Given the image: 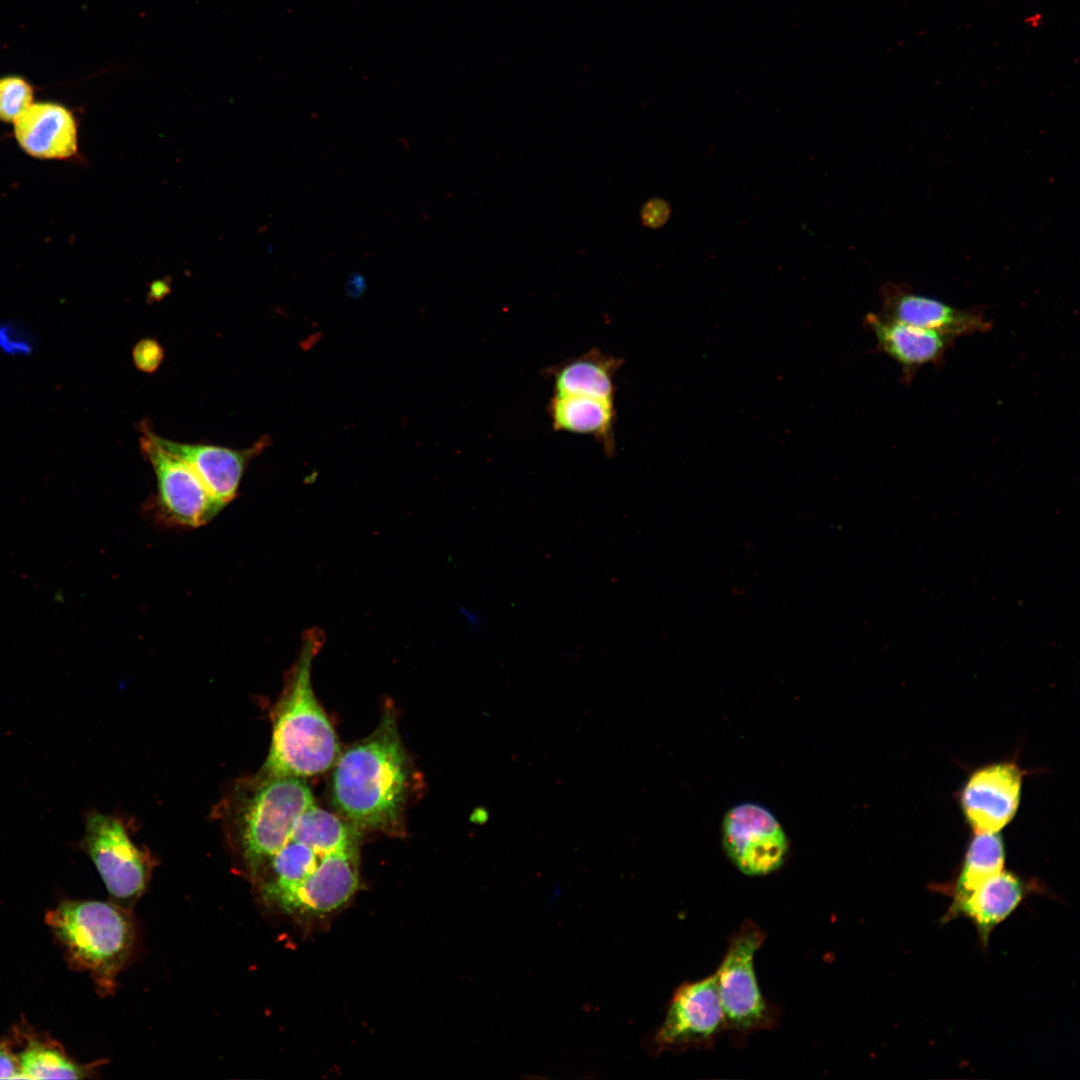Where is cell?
<instances>
[{"label":"cell","instance_id":"cell-7","mask_svg":"<svg viewBox=\"0 0 1080 1080\" xmlns=\"http://www.w3.org/2000/svg\"><path fill=\"white\" fill-rule=\"evenodd\" d=\"M726 1031L715 972L697 981L681 983L674 991L663 1023L650 1036L655 1055L689 1049H711Z\"/></svg>","mask_w":1080,"mask_h":1080},{"label":"cell","instance_id":"cell-21","mask_svg":"<svg viewBox=\"0 0 1080 1080\" xmlns=\"http://www.w3.org/2000/svg\"><path fill=\"white\" fill-rule=\"evenodd\" d=\"M33 89L21 77L0 78V120L13 122L32 104Z\"/></svg>","mask_w":1080,"mask_h":1080},{"label":"cell","instance_id":"cell-20","mask_svg":"<svg viewBox=\"0 0 1080 1080\" xmlns=\"http://www.w3.org/2000/svg\"><path fill=\"white\" fill-rule=\"evenodd\" d=\"M21 1079H82L90 1076L94 1065H80L70 1059L56 1043L29 1038L18 1054Z\"/></svg>","mask_w":1080,"mask_h":1080},{"label":"cell","instance_id":"cell-19","mask_svg":"<svg viewBox=\"0 0 1080 1080\" xmlns=\"http://www.w3.org/2000/svg\"><path fill=\"white\" fill-rule=\"evenodd\" d=\"M1005 845L999 832H973L956 878L948 888L957 900L1004 869Z\"/></svg>","mask_w":1080,"mask_h":1080},{"label":"cell","instance_id":"cell-16","mask_svg":"<svg viewBox=\"0 0 1080 1080\" xmlns=\"http://www.w3.org/2000/svg\"><path fill=\"white\" fill-rule=\"evenodd\" d=\"M14 133L20 147L35 158L67 159L78 151L76 120L56 103H32L14 121Z\"/></svg>","mask_w":1080,"mask_h":1080},{"label":"cell","instance_id":"cell-3","mask_svg":"<svg viewBox=\"0 0 1080 1080\" xmlns=\"http://www.w3.org/2000/svg\"><path fill=\"white\" fill-rule=\"evenodd\" d=\"M319 637L304 643L272 712V740L259 773L304 778L324 773L340 755L334 728L317 701L311 683L312 660Z\"/></svg>","mask_w":1080,"mask_h":1080},{"label":"cell","instance_id":"cell-14","mask_svg":"<svg viewBox=\"0 0 1080 1080\" xmlns=\"http://www.w3.org/2000/svg\"><path fill=\"white\" fill-rule=\"evenodd\" d=\"M864 325L876 339L875 351L887 355L898 364L905 384H910L923 366L942 364L947 351L956 340L880 313L867 314Z\"/></svg>","mask_w":1080,"mask_h":1080},{"label":"cell","instance_id":"cell-15","mask_svg":"<svg viewBox=\"0 0 1080 1080\" xmlns=\"http://www.w3.org/2000/svg\"><path fill=\"white\" fill-rule=\"evenodd\" d=\"M1033 889L1031 882L1015 872L1002 869L967 895L953 900L942 921L960 917L970 920L985 948L993 930L1016 910Z\"/></svg>","mask_w":1080,"mask_h":1080},{"label":"cell","instance_id":"cell-25","mask_svg":"<svg viewBox=\"0 0 1080 1080\" xmlns=\"http://www.w3.org/2000/svg\"><path fill=\"white\" fill-rule=\"evenodd\" d=\"M365 289V281L360 276H353L346 284L347 294L354 299L360 298Z\"/></svg>","mask_w":1080,"mask_h":1080},{"label":"cell","instance_id":"cell-26","mask_svg":"<svg viewBox=\"0 0 1080 1080\" xmlns=\"http://www.w3.org/2000/svg\"><path fill=\"white\" fill-rule=\"evenodd\" d=\"M168 284L165 281H158L153 283L151 287V294L153 297H160L166 294Z\"/></svg>","mask_w":1080,"mask_h":1080},{"label":"cell","instance_id":"cell-17","mask_svg":"<svg viewBox=\"0 0 1080 1080\" xmlns=\"http://www.w3.org/2000/svg\"><path fill=\"white\" fill-rule=\"evenodd\" d=\"M547 413L555 431L590 436L607 456L615 454V402L589 395L553 392Z\"/></svg>","mask_w":1080,"mask_h":1080},{"label":"cell","instance_id":"cell-23","mask_svg":"<svg viewBox=\"0 0 1080 1080\" xmlns=\"http://www.w3.org/2000/svg\"><path fill=\"white\" fill-rule=\"evenodd\" d=\"M0 1079H21L19 1057L8 1040L0 1042Z\"/></svg>","mask_w":1080,"mask_h":1080},{"label":"cell","instance_id":"cell-10","mask_svg":"<svg viewBox=\"0 0 1080 1080\" xmlns=\"http://www.w3.org/2000/svg\"><path fill=\"white\" fill-rule=\"evenodd\" d=\"M140 446L151 464L157 483V507L169 523L199 527L223 507L217 502L194 469L178 456L159 446L141 424Z\"/></svg>","mask_w":1080,"mask_h":1080},{"label":"cell","instance_id":"cell-11","mask_svg":"<svg viewBox=\"0 0 1080 1080\" xmlns=\"http://www.w3.org/2000/svg\"><path fill=\"white\" fill-rule=\"evenodd\" d=\"M1023 775L1016 761L993 762L969 774L959 792V804L973 832H999L1014 818Z\"/></svg>","mask_w":1080,"mask_h":1080},{"label":"cell","instance_id":"cell-6","mask_svg":"<svg viewBox=\"0 0 1080 1080\" xmlns=\"http://www.w3.org/2000/svg\"><path fill=\"white\" fill-rule=\"evenodd\" d=\"M767 934L753 920H745L728 938V946L715 971L726 1031L737 1041L756 1031L772 1030L776 1008L764 997L757 980L754 958Z\"/></svg>","mask_w":1080,"mask_h":1080},{"label":"cell","instance_id":"cell-27","mask_svg":"<svg viewBox=\"0 0 1080 1080\" xmlns=\"http://www.w3.org/2000/svg\"><path fill=\"white\" fill-rule=\"evenodd\" d=\"M322 336H323L322 332H316V333L310 335L306 340H304L302 342L301 345H302L303 349L308 350V349L312 348L316 343H318L322 339Z\"/></svg>","mask_w":1080,"mask_h":1080},{"label":"cell","instance_id":"cell-18","mask_svg":"<svg viewBox=\"0 0 1080 1080\" xmlns=\"http://www.w3.org/2000/svg\"><path fill=\"white\" fill-rule=\"evenodd\" d=\"M623 359L592 348L544 369L553 392L582 394L615 402V377Z\"/></svg>","mask_w":1080,"mask_h":1080},{"label":"cell","instance_id":"cell-8","mask_svg":"<svg viewBox=\"0 0 1080 1080\" xmlns=\"http://www.w3.org/2000/svg\"><path fill=\"white\" fill-rule=\"evenodd\" d=\"M79 848L92 860L111 895L128 901L143 893L151 872L150 857L131 841L117 817L87 812Z\"/></svg>","mask_w":1080,"mask_h":1080},{"label":"cell","instance_id":"cell-1","mask_svg":"<svg viewBox=\"0 0 1080 1080\" xmlns=\"http://www.w3.org/2000/svg\"><path fill=\"white\" fill-rule=\"evenodd\" d=\"M359 839L351 823L315 803L257 875L262 896L289 913L339 909L359 886Z\"/></svg>","mask_w":1080,"mask_h":1080},{"label":"cell","instance_id":"cell-9","mask_svg":"<svg viewBox=\"0 0 1080 1080\" xmlns=\"http://www.w3.org/2000/svg\"><path fill=\"white\" fill-rule=\"evenodd\" d=\"M723 850L731 863L748 876H764L784 864L789 841L777 817L766 807L742 802L724 814Z\"/></svg>","mask_w":1080,"mask_h":1080},{"label":"cell","instance_id":"cell-4","mask_svg":"<svg viewBox=\"0 0 1080 1080\" xmlns=\"http://www.w3.org/2000/svg\"><path fill=\"white\" fill-rule=\"evenodd\" d=\"M314 804L309 786L299 777L259 773L237 787L225 808V818L251 875L257 877Z\"/></svg>","mask_w":1080,"mask_h":1080},{"label":"cell","instance_id":"cell-22","mask_svg":"<svg viewBox=\"0 0 1080 1080\" xmlns=\"http://www.w3.org/2000/svg\"><path fill=\"white\" fill-rule=\"evenodd\" d=\"M163 358V349L153 339H144L138 342L133 349V360L136 367L144 372L155 371Z\"/></svg>","mask_w":1080,"mask_h":1080},{"label":"cell","instance_id":"cell-12","mask_svg":"<svg viewBox=\"0 0 1080 1080\" xmlns=\"http://www.w3.org/2000/svg\"><path fill=\"white\" fill-rule=\"evenodd\" d=\"M880 314L955 339L986 332L992 327L982 311L958 309L895 284L882 288Z\"/></svg>","mask_w":1080,"mask_h":1080},{"label":"cell","instance_id":"cell-2","mask_svg":"<svg viewBox=\"0 0 1080 1080\" xmlns=\"http://www.w3.org/2000/svg\"><path fill=\"white\" fill-rule=\"evenodd\" d=\"M333 799L360 830L392 831L400 824L408 787V760L392 710L368 737L340 753Z\"/></svg>","mask_w":1080,"mask_h":1080},{"label":"cell","instance_id":"cell-5","mask_svg":"<svg viewBox=\"0 0 1080 1080\" xmlns=\"http://www.w3.org/2000/svg\"><path fill=\"white\" fill-rule=\"evenodd\" d=\"M45 921L71 965L88 971L103 995L111 993L134 947L129 914L109 902L65 900L46 914Z\"/></svg>","mask_w":1080,"mask_h":1080},{"label":"cell","instance_id":"cell-24","mask_svg":"<svg viewBox=\"0 0 1080 1080\" xmlns=\"http://www.w3.org/2000/svg\"><path fill=\"white\" fill-rule=\"evenodd\" d=\"M641 215L645 225L655 228L663 225L667 221L670 215V208L666 202L660 199H653L644 205Z\"/></svg>","mask_w":1080,"mask_h":1080},{"label":"cell","instance_id":"cell-13","mask_svg":"<svg viewBox=\"0 0 1080 1080\" xmlns=\"http://www.w3.org/2000/svg\"><path fill=\"white\" fill-rule=\"evenodd\" d=\"M150 437L162 448L188 463L207 489L224 507L236 496L243 473L250 460L271 443L262 436L251 447L235 450L208 444L174 442L155 434L146 423Z\"/></svg>","mask_w":1080,"mask_h":1080}]
</instances>
